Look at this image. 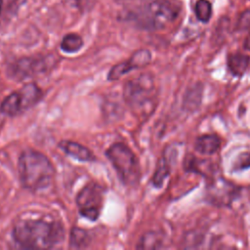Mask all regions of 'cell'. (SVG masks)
Returning <instances> with one entry per match:
<instances>
[{
    "mask_svg": "<svg viewBox=\"0 0 250 250\" xmlns=\"http://www.w3.org/2000/svg\"><path fill=\"white\" fill-rule=\"evenodd\" d=\"M2 9H3V0H0V17L2 14Z\"/></svg>",
    "mask_w": 250,
    "mask_h": 250,
    "instance_id": "24",
    "label": "cell"
},
{
    "mask_svg": "<svg viewBox=\"0 0 250 250\" xmlns=\"http://www.w3.org/2000/svg\"><path fill=\"white\" fill-rule=\"evenodd\" d=\"M170 173V167H169V162L167 161V158L163 156L161 159H159L155 173L152 177V183L156 188H160L163 185L164 180Z\"/></svg>",
    "mask_w": 250,
    "mask_h": 250,
    "instance_id": "18",
    "label": "cell"
},
{
    "mask_svg": "<svg viewBox=\"0 0 250 250\" xmlns=\"http://www.w3.org/2000/svg\"><path fill=\"white\" fill-rule=\"evenodd\" d=\"M202 87L200 84L194 85L187 91L184 100V105L188 110H194L201 101Z\"/></svg>",
    "mask_w": 250,
    "mask_h": 250,
    "instance_id": "15",
    "label": "cell"
},
{
    "mask_svg": "<svg viewBox=\"0 0 250 250\" xmlns=\"http://www.w3.org/2000/svg\"><path fill=\"white\" fill-rule=\"evenodd\" d=\"M104 188L95 182L87 184L77 194L76 203L79 213L90 221H96L104 204Z\"/></svg>",
    "mask_w": 250,
    "mask_h": 250,
    "instance_id": "7",
    "label": "cell"
},
{
    "mask_svg": "<svg viewBox=\"0 0 250 250\" xmlns=\"http://www.w3.org/2000/svg\"><path fill=\"white\" fill-rule=\"evenodd\" d=\"M42 91L35 83H28L21 89L8 95L0 105V111L8 116H16L37 104Z\"/></svg>",
    "mask_w": 250,
    "mask_h": 250,
    "instance_id": "6",
    "label": "cell"
},
{
    "mask_svg": "<svg viewBox=\"0 0 250 250\" xmlns=\"http://www.w3.org/2000/svg\"><path fill=\"white\" fill-rule=\"evenodd\" d=\"M221 141L218 136L207 134L198 137L195 141L194 147L197 152L204 155H211L220 148Z\"/></svg>",
    "mask_w": 250,
    "mask_h": 250,
    "instance_id": "12",
    "label": "cell"
},
{
    "mask_svg": "<svg viewBox=\"0 0 250 250\" xmlns=\"http://www.w3.org/2000/svg\"><path fill=\"white\" fill-rule=\"evenodd\" d=\"M177 16L175 8L167 0H150L134 13V21L147 29H161Z\"/></svg>",
    "mask_w": 250,
    "mask_h": 250,
    "instance_id": "5",
    "label": "cell"
},
{
    "mask_svg": "<svg viewBox=\"0 0 250 250\" xmlns=\"http://www.w3.org/2000/svg\"><path fill=\"white\" fill-rule=\"evenodd\" d=\"M250 27V10H246L241 14L237 21V28L244 30Z\"/></svg>",
    "mask_w": 250,
    "mask_h": 250,
    "instance_id": "21",
    "label": "cell"
},
{
    "mask_svg": "<svg viewBox=\"0 0 250 250\" xmlns=\"http://www.w3.org/2000/svg\"><path fill=\"white\" fill-rule=\"evenodd\" d=\"M58 146L64 153H66L67 155H69L79 161L90 162V161H94L96 159V156L92 152V150H90L88 147H86L85 146H83L79 143L68 141V140H62L59 143Z\"/></svg>",
    "mask_w": 250,
    "mask_h": 250,
    "instance_id": "11",
    "label": "cell"
},
{
    "mask_svg": "<svg viewBox=\"0 0 250 250\" xmlns=\"http://www.w3.org/2000/svg\"><path fill=\"white\" fill-rule=\"evenodd\" d=\"M236 194V188L233 185L223 179H218L211 184L208 188L210 201L217 205L229 204Z\"/></svg>",
    "mask_w": 250,
    "mask_h": 250,
    "instance_id": "10",
    "label": "cell"
},
{
    "mask_svg": "<svg viewBox=\"0 0 250 250\" xmlns=\"http://www.w3.org/2000/svg\"><path fill=\"white\" fill-rule=\"evenodd\" d=\"M105 155L125 186L133 187L139 183L141 168L131 148L122 143H114L106 149Z\"/></svg>",
    "mask_w": 250,
    "mask_h": 250,
    "instance_id": "4",
    "label": "cell"
},
{
    "mask_svg": "<svg viewBox=\"0 0 250 250\" xmlns=\"http://www.w3.org/2000/svg\"><path fill=\"white\" fill-rule=\"evenodd\" d=\"M83 46V39L75 33H68L66 34L62 42H61V49L65 53H75L79 51Z\"/></svg>",
    "mask_w": 250,
    "mask_h": 250,
    "instance_id": "16",
    "label": "cell"
},
{
    "mask_svg": "<svg viewBox=\"0 0 250 250\" xmlns=\"http://www.w3.org/2000/svg\"><path fill=\"white\" fill-rule=\"evenodd\" d=\"M250 167V152H245L239 155L235 163V169L241 170Z\"/></svg>",
    "mask_w": 250,
    "mask_h": 250,
    "instance_id": "20",
    "label": "cell"
},
{
    "mask_svg": "<svg viewBox=\"0 0 250 250\" xmlns=\"http://www.w3.org/2000/svg\"><path fill=\"white\" fill-rule=\"evenodd\" d=\"M63 228L56 221L25 219L19 221L13 229V238L25 249L53 248L63 239Z\"/></svg>",
    "mask_w": 250,
    "mask_h": 250,
    "instance_id": "1",
    "label": "cell"
},
{
    "mask_svg": "<svg viewBox=\"0 0 250 250\" xmlns=\"http://www.w3.org/2000/svg\"><path fill=\"white\" fill-rule=\"evenodd\" d=\"M250 64V57L244 54H230L228 57V67L236 76H241Z\"/></svg>",
    "mask_w": 250,
    "mask_h": 250,
    "instance_id": "13",
    "label": "cell"
},
{
    "mask_svg": "<svg viewBox=\"0 0 250 250\" xmlns=\"http://www.w3.org/2000/svg\"><path fill=\"white\" fill-rule=\"evenodd\" d=\"M90 243V234L87 230L74 227L70 231L69 246L70 248H85Z\"/></svg>",
    "mask_w": 250,
    "mask_h": 250,
    "instance_id": "14",
    "label": "cell"
},
{
    "mask_svg": "<svg viewBox=\"0 0 250 250\" xmlns=\"http://www.w3.org/2000/svg\"><path fill=\"white\" fill-rule=\"evenodd\" d=\"M123 97L135 115L148 116L156 104V90L152 75L141 73L128 80L123 88Z\"/></svg>",
    "mask_w": 250,
    "mask_h": 250,
    "instance_id": "3",
    "label": "cell"
},
{
    "mask_svg": "<svg viewBox=\"0 0 250 250\" xmlns=\"http://www.w3.org/2000/svg\"><path fill=\"white\" fill-rule=\"evenodd\" d=\"M18 168L22 187L31 191L47 188L55 176V169L49 158L34 149H26L21 154Z\"/></svg>",
    "mask_w": 250,
    "mask_h": 250,
    "instance_id": "2",
    "label": "cell"
},
{
    "mask_svg": "<svg viewBox=\"0 0 250 250\" xmlns=\"http://www.w3.org/2000/svg\"><path fill=\"white\" fill-rule=\"evenodd\" d=\"M195 15L196 18L203 21L207 22L212 15V8L211 4L208 0H198L195 4Z\"/></svg>",
    "mask_w": 250,
    "mask_h": 250,
    "instance_id": "19",
    "label": "cell"
},
{
    "mask_svg": "<svg viewBox=\"0 0 250 250\" xmlns=\"http://www.w3.org/2000/svg\"><path fill=\"white\" fill-rule=\"evenodd\" d=\"M56 63L57 61L52 55L21 58L12 64L10 72L12 77L22 80L49 71Z\"/></svg>",
    "mask_w": 250,
    "mask_h": 250,
    "instance_id": "8",
    "label": "cell"
},
{
    "mask_svg": "<svg viewBox=\"0 0 250 250\" xmlns=\"http://www.w3.org/2000/svg\"><path fill=\"white\" fill-rule=\"evenodd\" d=\"M73 6L80 10H84L86 8H89V5L91 3V0H69Z\"/></svg>",
    "mask_w": 250,
    "mask_h": 250,
    "instance_id": "22",
    "label": "cell"
},
{
    "mask_svg": "<svg viewBox=\"0 0 250 250\" xmlns=\"http://www.w3.org/2000/svg\"><path fill=\"white\" fill-rule=\"evenodd\" d=\"M244 47H245V49H247V50H249V51H250V37H249V38H247V40L245 41V43H244Z\"/></svg>",
    "mask_w": 250,
    "mask_h": 250,
    "instance_id": "23",
    "label": "cell"
},
{
    "mask_svg": "<svg viewBox=\"0 0 250 250\" xmlns=\"http://www.w3.org/2000/svg\"><path fill=\"white\" fill-rule=\"evenodd\" d=\"M151 60L150 52L146 49L136 51L129 60L119 62L111 67L107 74L108 80H117L132 69L142 68L149 63Z\"/></svg>",
    "mask_w": 250,
    "mask_h": 250,
    "instance_id": "9",
    "label": "cell"
},
{
    "mask_svg": "<svg viewBox=\"0 0 250 250\" xmlns=\"http://www.w3.org/2000/svg\"><path fill=\"white\" fill-rule=\"evenodd\" d=\"M163 246L162 235L155 231H148L143 235L140 240L138 248L142 249H155Z\"/></svg>",
    "mask_w": 250,
    "mask_h": 250,
    "instance_id": "17",
    "label": "cell"
}]
</instances>
